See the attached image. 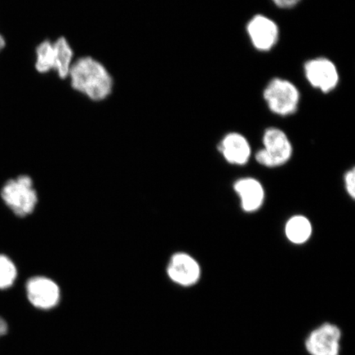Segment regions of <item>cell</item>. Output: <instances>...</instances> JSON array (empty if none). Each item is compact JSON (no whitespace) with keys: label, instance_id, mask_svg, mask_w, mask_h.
<instances>
[{"label":"cell","instance_id":"7","mask_svg":"<svg viewBox=\"0 0 355 355\" xmlns=\"http://www.w3.org/2000/svg\"><path fill=\"white\" fill-rule=\"evenodd\" d=\"M26 290L30 303L38 309L50 310L55 308L60 303V288L50 278H31L26 283Z\"/></svg>","mask_w":355,"mask_h":355},{"label":"cell","instance_id":"13","mask_svg":"<svg viewBox=\"0 0 355 355\" xmlns=\"http://www.w3.org/2000/svg\"><path fill=\"white\" fill-rule=\"evenodd\" d=\"M285 232L288 241L295 244H304L312 235V224L307 217L294 216L287 221Z\"/></svg>","mask_w":355,"mask_h":355},{"label":"cell","instance_id":"6","mask_svg":"<svg viewBox=\"0 0 355 355\" xmlns=\"http://www.w3.org/2000/svg\"><path fill=\"white\" fill-rule=\"evenodd\" d=\"M304 69L310 85L323 93H329L338 85V70L336 64L327 58H315L306 62Z\"/></svg>","mask_w":355,"mask_h":355},{"label":"cell","instance_id":"8","mask_svg":"<svg viewBox=\"0 0 355 355\" xmlns=\"http://www.w3.org/2000/svg\"><path fill=\"white\" fill-rule=\"evenodd\" d=\"M247 33L257 51L268 52L276 46L279 40V28L270 17L257 15L247 24Z\"/></svg>","mask_w":355,"mask_h":355},{"label":"cell","instance_id":"10","mask_svg":"<svg viewBox=\"0 0 355 355\" xmlns=\"http://www.w3.org/2000/svg\"><path fill=\"white\" fill-rule=\"evenodd\" d=\"M218 149L226 162L243 166L250 161L251 146L246 137L239 132H230L221 140Z\"/></svg>","mask_w":355,"mask_h":355},{"label":"cell","instance_id":"11","mask_svg":"<svg viewBox=\"0 0 355 355\" xmlns=\"http://www.w3.org/2000/svg\"><path fill=\"white\" fill-rule=\"evenodd\" d=\"M234 189L241 199L244 211H257L263 206L265 191L259 180L254 178H243L235 182Z\"/></svg>","mask_w":355,"mask_h":355},{"label":"cell","instance_id":"3","mask_svg":"<svg viewBox=\"0 0 355 355\" xmlns=\"http://www.w3.org/2000/svg\"><path fill=\"white\" fill-rule=\"evenodd\" d=\"M263 97L272 113L288 116L298 110L300 93L294 83L283 78L270 80L264 89Z\"/></svg>","mask_w":355,"mask_h":355},{"label":"cell","instance_id":"12","mask_svg":"<svg viewBox=\"0 0 355 355\" xmlns=\"http://www.w3.org/2000/svg\"><path fill=\"white\" fill-rule=\"evenodd\" d=\"M53 43L55 54V72L62 79L68 78L74 62L73 49L64 37H60Z\"/></svg>","mask_w":355,"mask_h":355},{"label":"cell","instance_id":"2","mask_svg":"<svg viewBox=\"0 0 355 355\" xmlns=\"http://www.w3.org/2000/svg\"><path fill=\"white\" fill-rule=\"evenodd\" d=\"M1 197L11 211L19 217L32 214L38 202L33 181L28 175L8 180L2 188Z\"/></svg>","mask_w":355,"mask_h":355},{"label":"cell","instance_id":"5","mask_svg":"<svg viewBox=\"0 0 355 355\" xmlns=\"http://www.w3.org/2000/svg\"><path fill=\"white\" fill-rule=\"evenodd\" d=\"M343 332L331 322L321 324L306 337L304 346L309 355H340Z\"/></svg>","mask_w":355,"mask_h":355},{"label":"cell","instance_id":"18","mask_svg":"<svg viewBox=\"0 0 355 355\" xmlns=\"http://www.w3.org/2000/svg\"><path fill=\"white\" fill-rule=\"evenodd\" d=\"M8 331V323L4 319L0 317V336L6 335Z\"/></svg>","mask_w":355,"mask_h":355},{"label":"cell","instance_id":"15","mask_svg":"<svg viewBox=\"0 0 355 355\" xmlns=\"http://www.w3.org/2000/svg\"><path fill=\"white\" fill-rule=\"evenodd\" d=\"M17 276L16 266L6 255L0 254V290H7L15 284Z\"/></svg>","mask_w":355,"mask_h":355},{"label":"cell","instance_id":"14","mask_svg":"<svg viewBox=\"0 0 355 355\" xmlns=\"http://www.w3.org/2000/svg\"><path fill=\"white\" fill-rule=\"evenodd\" d=\"M55 54L54 43L46 40L35 50V68L40 73H50L55 71Z\"/></svg>","mask_w":355,"mask_h":355},{"label":"cell","instance_id":"1","mask_svg":"<svg viewBox=\"0 0 355 355\" xmlns=\"http://www.w3.org/2000/svg\"><path fill=\"white\" fill-rule=\"evenodd\" d=\"M68 78L75 91L93 101L108 98L113 91L112 76L101 62L92 57L74 60Z\"/></svg>","mask_w":355,"mask_h":355},{"label":"cell","instance_id":"4","mask_svg":"<svg viewBox=\"0 0 355 355\" xmlns=\"http://www.w3.org/2000/svg\"><path fill=\"white\" fill-rule=\"evenodd\" d=\"M264 148L255 155L257 163L268 168L285 165L290 161L293 148L286 132L277 128H269L263 137Z\"/></svg>","mask_w":355,"mask_h":355},{"label":"cell","instance_id":"17","mask_svg":"<svg viewBox=\"0 0 355 355\" xmlns=\"http://www.w3.org/2000/svg\"><path fill=\"white\" fill-rule=\"evenodd\" d=\"M301 0H272L275 6L278 8H284V10H288L298 6Z\"/></svg>","mask_w":355,"mask_h":355},{"label":"cell","instance_id":"16","mask_svg":"<svg viewBox=\"0 0 355 355\" xmlns=\"http://www.w3.org/2000/svg\"><path fill=\"white\" fill-rule=\"evenodd\" d=\"M345 185L346 191L352 198L355 197V168L346 172L345 175Z\"/></svg>","mask_w":355,"mask_h":355},{"label":"cell","instance_id":"9","mask_svg":"<svg viewBox=\"0 0 355 355\" xmlns=\"http://www.w3.org/2000/svg\"><path fill=\"white\" fill-rule=\"evenodd\" d=\"M167 274L177 285L190 287L199 282L201 268L192 256L185 252H177L171 257L168 264Z\"/></svg>","mask_w":355,"mask_h":355},{"label":"cell","instance_id":"19","mask_svg":"<svg viewBox=\"0 0 355 355\" xmlns=\"http://www.w3.org/2000/svg\"><path fill=\"white\" fill-rule=\"evenodd\" d=\"M6 46V39L3 37L1 34H0V52H1L4 47Z\"/></svg>","mask_w":355,"mask_h":355}]
</instances>
